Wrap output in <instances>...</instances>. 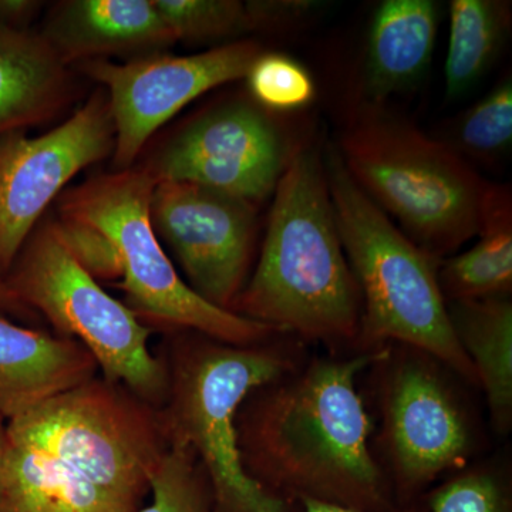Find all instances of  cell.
<instances>
[{
    "label": "cell",
    "mask_w": 512,
    "mask_h": 512,
    "mask_svg": "<svg viewBox=\"0 0 512 512\" xmlns=\"http://www.w3.org/2000/svg\"><path fill=\"white\" fill-rule=\"evenodd\" d=\"M458 345L476 372L494 433L512 430V302L510 296L447 302Z\"/></svg>",
    "instance_id": "18"
},
{
    "label": "cell",
    "mask_w": 512,
    "mask_h": 512,
    "mask_svg": "<svg viewBox=\"0 0 512 512\" xmlns=\"http://www.w3.org/2000/svg\"><path fill=\"white\" fill-rule=\"evenodd\" d=\"M258 207L231 195L180 181H158L150 217L204 301L232 312L254 265Z\"/></svg>",
    "instance_id": "11"
},
{
    "label": "cell",
    "mask_w": 512,
    "mask_h": 512,
    "mask_svg": "<svg viewBox=\"0 0 512 512\" xmlns=\"http://www.w3.org/2000/svg\"><path fill=\"white\" fill-rule=\"evenodd\" d=\"M511 3L504 0H453L444 74L446 97L470 92L493 66L511 30Z\"/></svg>",
    "instance_id": "21"
},
{
    "label": "cell",
    "mask_w": 512,
    "mask_h": 512,
    "mask_svg": "<svg viewBox=\"0 0 512 512\" xmlns=\"http://www.w3.org/2000/svg\"><path fill=\"white\" fill-rule=\"evenodd\" d=\"M477 242L443 259L439 284L446 302L501 298L512 292V200L507 185L490 184Z\"/></svg>",
    "instance_id": "20"
},
{
    "label": "cell",
    "mask_w": 512,
    "mask_h": 512,
    "mask_svg": "<svg viewBox=\"0 0 512 512\" xmlns=\"http://www.w3.org/2000/svg\"><path fill=\"white\" fill-rule=\"evenodd\" d=\"M383 349L309 356L288 375L252 390L237 414L248 476L289 503L396 511L359 389Z\"/></svg>",
    "instance_id": "1"
},
{
    "label": "cell",
    "mask_w": 512,
    "mask_h": 512,
    "mask_svg": "<svg viewBox=\"0 0 512 512\" xmlns=\"http://www.w3.org/2000/svg\"><path fill=\"white\" fill-rule=\"evenodd\" d=\"M299 505H301V512H360L350 510V508L338 507V505L318 503V501H301ZM393 512H429V507H427L426 497H423L412 504L399 507Z\"/></svg>",
    "instance_id": "29"
},
{
    "label": "cell",
    "mask_w": 512,
    "mask_h": 512,
    "mask_svg": "<svg viewBox=\"0 0 512 512\" xmlns=\"http://www.w3.org/2000/svg\"><path fill=\"white\" fill-rule=\"evenodd\" d=\"M366 375L379 410L373 448L399 507L476 461L480 439L461 379L439 359L390 343Z\"/></svg>",
    "instance_id": "7"
},
{
    "label": "cell",
    "mask_w": 512,
    "mask_h": 512,
    "mask_svg": "<svg viewBox=\"0 0 512 512\" xmlns=\"http://www.w3.org/2000/svg\"><path fill=\"white\" fill-rule=\"evenodd\" d=\"M154 185L146 170L100 175L63 195L60 221L86 225L110 242L120 268L117 286L126 295L127 308L148 328L165 333L194 330L239 346L281 335L192 291L165 254L151 222Z\"/></svg>",
    "instance_id": "6"
},
{
    "label": "cell",
    "mask_w": 512,
    "mask_h": 512,
    "mask_svg": "<svg viewBox=\"0 0 512 512\" xmlns=\"http://www.w3.org/2000/svg\"><path fill=\"white\" fill-rule=\"evenodd\" d=\"M512 141V83L504 80L474 104L458 123L454 150L464 157L490 160L505 153Z\"/></svg>",
    "instance_id": "25"
},
{
    "label": "cell",
    "mask_w": 512,
    "mask_h": 512,
    "mask_svg": "<svg viewBox=\"0 0 512 512\" xmlns=\"http://www.w3.org/2000/svg\"><path fill=\"white\" fill-rule=\"evenodd\" d=\"M424 497L429 512H512L510 467L498 458L476 460Z\"/></svg>",
    "instance_id": "23"
},
{
    "label": "cell",
    "mask_w": 512,
    "mask_h": 512,
    "mask_svg": "<svg viewBox=\"0 0 512 512\" xmlns=\"http://www.w3.org/2000/svg\"><path fill=\"white\" fill-rule=\"evenodd\" d=\"M440 5L433 0H384L370 23L365 90L380 104L406 92L427 72L439 32Z\"/></svg>",
    "instance_id": "16"
},
{
    "label": "cell",
    "mask_w": 512,
    "mask_h": 512,
    "mask_svg": "<svg viewBox=\"0 0 512 512\" xmlns=\"http://www.w3.org/2000/svg\"><path fill=\"white\" fill-rule=\"evenodd\" d=\"M66 64L42 36L0 25V137L32 126L59 109Z\"/></svg>",
    "instance_id": "19"
},
{
    "label": "cell",
    "mask_w": 512,
    "mask_h": 512,
    "mask_svg": "<svg viewBox=\"0 0 512 512\" xmlns=\"http://www.w3.org/2000/svg\"><path fill=\"white\" fill-rule=\"evenodd\" d=\"M109 97L97 92L62 126L30 138L20 131L0 137V276L5 279L64 185L114 150Z\"/></svg>",
    "instance_id": "12"
},
{
    "label": "cell",
    "mask_w": 512,
    "mask_h": 512,
    "mask_svg": "<svg viewBox=\"0 0 512 512\" xmlns=\"http://www.w3.org/2000/svg\"><path fill=\"white\" fill-rule=\"evenodd\" d=\"M336 150L366 197L437 261L477 237L491 183L450 144L367 110L352 121Z\"/></svg>",
    "instance_id": "5"
},
{
    "label": "cell",
    "mask_w": 512,
    "mask_h": 512,
    "mask_svg": "<svg viewBox=\"0 0 512 512\" xmlns=\"http://www.w3.org/2000/svg\"><path fill=\"white\" fill-rule=\"evenodd\" d=\"M8 437L52 454L140 510L170 448L160 410L123 384L96 376L6 423Z\"/></svg>",
    "instance_id": "8"
},
{
    "label": "cell",
    "mask_w": 512,
    "mask_h": 512,
    "mask_svg": "<svg viewBox=\"0 0 512 512\" xmlns=\"http://www.w3.org/2000/svg\"><path fill=\"white\" fill-rule=\"evenodd\" d=\"M5 281L20 301L52 323L57 335L82 343L101 376L161 409L167 370L148 346L154 330L84 271L57 222L30 235Z\"/></svg>",
    "instance_id": "9"
},
{
    "label": "cell",
    "mask_w": 512,
    "mask_h": 512,
    "mask_svg": "<svg viewBox=\"0 0 512 512\" xmlns=\"http://www.w3.org/2000/svg\"><path fill=\"white\" fill-rule=\"evenodd\" d=\"M8 441L0 512H133L52 454Z\"/></svg>",
    "instance_id": "17"
},
{
    "label": "cell",
    "mask_w": 512,
    "mask_h": 512,
    "mask_svg": "<svg viewBox=\"0 0 512 512\" xmlns=\"http://www.w3.org/2000/svg\"><path fill=\"white\" fill-rule=\"evenodd\" d=\"M343 251L362 296L355 352L413 346L439 359L468 386L473 365L458 345L439 284L440 261L424 252L357 187L338 150L325 163Z\"/></svg>",
    "instance_id": "4"
},
{
    "label": "cell",
    "mask_w": 512,
    "mask_h": 512,
    "mask_svg": "<svg viewBox=\"0 0 512 512\" xmlns=\"http://www.w3.org/2000/svg\"><path fill=\"white\" fill-rule=\"evenodd\" d=\"M151 504L136 512H215L210 480L194 451L170 443L151 481Z\"/></svg>",
    "instance_id": "24"
},
{
    "label": "cell",
    "mask_w": 512,
    "mask_h": 512,
    "mask_svg": "<svg viewBox=\"0 0 512 512\" xmlns=\"http://www.w3.org/2000/svg\"><path fill=\"white\" fill-rule=\"evenodd\" d=\"M39 3L25 0H0V25L16 28L18 23L25 22L33 15Z\"/></svg>",
    "instance_id": "27"
},
{
    "label": "cell",
    "mask_w": 512,
    "mask_h": 512,
    "mask_svg": "<svg viewBox=\"0 0 512 512\" xmlns=\"http://www.w3.org/2000/svg\"><path fill=\"white\" fill-rule=\"evenodd\" d=\"M299 147L278 114L235 100L188 123L144 170L156 183L201 185L258 207L274 195Z\"/></svg>",
    "instance_id": "10"
},
{
    "label": "cell",
    "mask_w": 512,
    "mask_h": 512,
    "mask_svg": "<svg viewBox=\"0 0 512 512\" xmlns=\"http://www.w3.org/2000/svg\"><path fill=\"white\" fill-rule=\"evenodd\" d=\"M261 53L255 42H234L192 56L154 55L126 64L89 60L86 73L109 89L119 171L131 168L148 138L192 100L247 77Z\"/></svg>",
    "instance_id": "13"
},
{
    "label": "cell",
    "mask_w": 512,
    "mask_h": 512,
    "mask_svg": "<svg viewBox=\"0 0 512 512\" xmlns=\"http://www.w3.org/2000/svg\"><path fill=\"white\" fill-rule=\"evenodd\" d=\"M254 101L271 113H292L309 106L316 96L311 73L292 57L264 53L245 77Z\"/></svg>",
    "instance_id": "26"
},
{
    "label": "cell",
    "mask_w": 512,
    "mask_h": 512,
    "mask_svg": "<svg viewBox=\"0 0 512 512\" xmlns=\"http://www.w3.org/2000/svg\"><path fill=\"white\" fill-rule=\"evenodd\" d=\"M99 365L82 343L0 315V417L8 423L89 382Z\"/></svg>",
    "instance_id": "14"
},
{
    "label": "cell",
    "mask_w": 512,
    "mask_h": 512,
    "mask_svg": "<svg viewBox=\"0 0 512 512\" xmlns=\"http://www.w3.org/2000/svg\"><path fill=\"white\" fill-rule=\"evenodd\" d=\"M0 312L9 313L20 320L36 319V313L20 301L19 296L9 288L2 276H0Z\"/></svg>",
    "instance_id": "28"
},
{
    "label": "cell",
    "mask_w": 512,
    "mask_h": 512,
    "mask_svg": "<svg viewBox=\"0 0 512 512\" xmlns=\"http://www.w3.org/2000/svg\"><path fill=\"white\" fill-rule=\"evenodd\" d=\"M308 345L276 335L229 345L194 330L168 332L163 359L167 396L160 414L170 443L194 451L210 480L215 512H301L248 476L239 456L237 414L248 394L298 369Z\"/></svg>",
    "instance_id": "3"
},
{
    "label": "cell",
    "mask_w": 512,
    "mask_h": 512,
    "mask_svg": "<svg viewBox=\"0 0 512 512\" xmlns=\"http://www.w3.org/2000/svg\"><path fill=\"white\" fill-rule=\"evenodd\" d=\"M43 39L64 64L148 52L177 42L150 0H72L47 22Z\"/></svg>",
    "instance_id": "15"
},
{
    "label": "cell",
    "mask_w": 512,
    "mask_h": 512,
    "mask_svg": "<svg viewBox=\"0 0 512 512\" xmlns=\"http://www.w3.org/2000/svg\"><path fill=\"white\" fill-rule=\"evenodd\" d=\"M175 40L210 42L288 23L285 2L153 0Z\"/></svg>",
    "instance_id": "22"
},
{
    "label": "cell",
    "mask_w": 512,
    "mask_h": 512,
    "mask_svg": "<svg viewBox=\"0 0 512 512\" xmlns=\"http://www.w3.org/2000/svg\"><path fill=\"white\" fill-rule=\"evenodd\" d=\"M8 443V427H6V421L0 417V471H2L3 463H5Z\"/></svg>",
    "instance_id": "30"
},
{
    "label": "cell",
    "mask_w": 512,
    "mask_h": 512,
    "mask_svg": "<svg viewBox=\"0 0 512 512\" xmlns=\"http://www.w3.org/2000/svg\"><path fill=\"white\" fill-rule=\"evenodd\" d=\"M232 313L329 353L355 352L362 296L316 148L299 147L276 185L258 262Z\"/></svg>",
    "instance_id": "2"
}]
</instances>
